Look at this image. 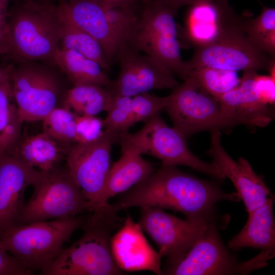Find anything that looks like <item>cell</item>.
I'll return each instance as SVG.
<instances>
[{
  "label": "cell",
  "mask_w": 275,
  "mask_h": 275,
  "mask_svg": "<svg viewBox=\"0 0 275 275\" xmlns=\"http://www.w3.org/2000/svg\"><path fill=\"white\" fill-rule=\"evenodd\" d=\"M223 200H240L237 193H226L214 182L185 173L176 166L162 165L123 193L111 205L117 212L132 207H152L198 218L214 214L215 205Z\"/></svg>",
  "instance_id": "1"
},
{
  "label": "cell",
  "mask_w": 275,
  "mask_h": 275,
  "mask_svg": "<svg viewBox=\"0 0 275 275\" xmlns=\"http://www.w3.org/2000/svg\"><path fill=\"white\" fill-rule=\"evenodd\" d=\"M117 213L108 202L93 209L81 227V237L63 249L58 258L39 274H124L115 263L111 250L112 234L122 222Z\"/></svg>",
  "instance_id": "2"
},
{
  "label": "cell",
  "mask_w": 275,
  "mask_h": 275,
  "mask_svg": "<svg viewBox=\"0 0 275 275\" xmlns=\"http://www.w3.org/2000/svg\"><path fill=\"white\" fill-rule=\"evenodd\" d=\"M61 33L57 5L47 0H20L8 12L5 35L9 53L19 61L54 66Z\"/></svg>",
  "instance_id": "3"
},
{
  "label": "cell",
  "mask_w": 275,
  "mask_h": 275,
  "mask_svg": "<svg viewBox=\"0 0 275 275\" xmlns=\"http://www.w3.org/2000/svg\"><path fill=\"white\" fill-rule=\"evenodd\" d=\"M177 12L163 2L142 0L125 43L154 58L184 80L190 71L181 57L179 29L174 19Z\"/></svg>",
  "instance_id": "4"
},
{
  "label": "cell",
  "mask_w": 275,
  "mask_h": 275,
  "mask_svg": "<svg viewBox=\"0 0 275 275\" xmlns=\"http://www.w3.org/2000/svg\"><path fill=\"white\" fill-rule=\"evenodd\" d=\"M86 217L77 215L18 225L3 234L0 243L24 267L40 273L58 258Z\"/></svg>",
  "instance_id": "5"
},
{
  "label": "cell",
  "mask_w": 275,
  "mask_h": 275,
  "mask_svg": "<svg viewBox=\"0 0 275 275\" xmlns=\"http://www.w3.org/2000/svg\"><path fill=\"white\" fill-rule=\"evenodd\" d=\"M186 138L167 125L159 113L146 121L137 132L119 133L117 142L120 147H130L141 155L148 154L158 159L162 165L187 166L224 181L226 177L216 166L202 161L191 152Z\"/></svg>",
  "instance_id": "6"
},
{
  "label": "cell",
  "mask_w": 275,
  "mask_h": 275,
  "mask_svg": "<svg viewBox=\"0 0 275 275\" xmlns=\"http://www.w3.org/2000/svg\"><path fill=\"white\" fill-rule=\"evenodd\" d=\"M33 187V194L22 209L19 225L89 212V202L66 164L41 172Z\"/></svg>",
  "instance_id": "7"
},
{
  "label": "cell",
  "mask_w": 275,
  "mask_h": 275,
  "mask_svg": "<svg viewBox=\"0 0 275 275\" xmlns=\"http://www.w3.org/2000/svg\"><path fill=\"white\" fill-rule=\"evenodd\" d=\"M274 254L262 251L249 260L241 262L224 245L215 219L203 236L176 265L166 267L162 274L170 275L249 274L268 265Z\"/></svg>",
  "instance_id": "8"
},
{
  "label": "cell",
  "mask_w": 275,
  "mask_h": 275,
  "mask_svg": "<svg viewBox=\"0 0 275 275\" xmlns=\"http://www.w3.org/2000/svg\"><path fill=\"white\" fill-rule=\"evenodd\" d=\"M59 70L46 63L20 61L12 67L10 81L21 120L42 121L58 103L65 89Z\"/></svg>",
  "instance_id": "9"
},
{
  "label": "cell",
  "mask_w": 275,
  "mask_h": 275,
  "mask_svg": "<svg viewBox=\"0 0 275 275\" xmlns=\"http://www.w3.org/2000/svg\"><path fill=\"white\" fill-rule=\"evenodd\" d=\"M215 215L181 219L164 212L161 208L142 207L139 222L154 240L162 256L167 257L166 267L181 261L188 251L206 232Z\"/></svg>",
  "instance_id": "10"
},
{
  "label": "cell",
  "mask_w": 275,
  "mask_h": 275,
  "mask_svg": "<svg viewBox=\"0 0 275 275\" xmlns=\"http://www.w3.org/2000/svg\"><path fill=\"white\" fill-rule=\"evenodd\" d=\"M168 96L164 109L173 127L185 137L202 131L231 127L218 102L190 77L173 88Z\"/></svg>",
  "instance_id": "11"
},
{
  "label": "cell",
  "mask_w": 275,
  "mask_h": 275,
  "mask_svg": "<svg viewBox=\"0 0 275 275\" xmlns=\"http://www.w3.org/2000/svg\"><path fill=\"white\" fill-rule=\"evenodd\" d=\"M118 133L106 129L96 140L70 145L66 164L89 204V212L98 200L111 169V153Z\"/></svg>",
  "instance_id": "12"
},
{
  "label": "cell",
  "mask_w": 275,
  "mask_h": 275,
  "mask_svg": "<svg viewBox=\"0 0 275 275\" xmlns=\"http://www.w3.org/2000/svg\"><path fill=\"white\" fill-rule=\"evenodd\" d=\"M274 61V58L260 50L249 40L243 29L211 44L195 48L193 57L185 63L190 72L204 67L257 72L269 71L275 64Z\"/></svg>",
  "instance_id": "13"
},
{
  "label": "cell",
  "mask_w": 275,
  "mask_h": 275,
  "mask_svg": "<svg viewBox=\"0 0 275 275\" xmlns=\"http://www.w3.org/2000/svg\"><path fill=\"white\" fill-rule=\"evenodd\" d=\"M116 61L120 72L109 88L113 97H133L152 90L173 89L179 84L175 75L157 60L127 43L120 48Z\"/></svg>",
  "instance_id": "14"
},
{
  "label": "cell",
  "mask_w": 275,
  "mask_h": 275,
  "mask_svg": "<svg viewBox=\"0 0 275 275\" xmlns=\"http://www.w3.org/2000/svg\"><path fill=\"white\" fill-rule=\"evenodd\" d=\"M241 16L228 0H199L189 5L181 38L194 48L211 44L235 28Z\"/></svg>",
  "instance_id": "15"
},
{
  "label": "cell",
  "mask_w": 275,
  "mask_h": 275,
  "mask_svg": "<svg viewBox=\"0 0 275 275\" xmlns=\"http://www.w3.org/2000/svg\"><path fill=\"white\" fill-rule=\"evenodd\" d=\"M41 175V171L12 152L0 155V237L19 225L25 191L35 184Z\"/></svg>",
  "instance_id": "16"
},
{
  "label": "cell",
  "mask_w": 275,
  "mask_h": 275,
  "mask_svg": "<svg viewBox=\"0 0 275 275\" xmlns=\"http://www.w3.org/2000/svg\"><path fill=\"white\" fill-rule=\"evenodd\" d=\"M211 132L207 153L212 158L211 162L231 180L248 213L253 211L264 204L270 194L263 177L254 172L245 158L239 157L236 162L228 154L222 145L219 130L213 129Z\"/></svg>",
  "instance_id": "17"
},
{
  "label": "cell",
  "mask_w": 275,
  "mask_h": 275,
  "mask_svg": "<svg viewBox=\"0 0 275 275\" xmlns=\"http://www.w3.org/2000/svg\"><path fill=\"white\" fill-rule=\"evenodd\" d=\"M111 250L115 263L123 270H148L162 274L161 255L150 245L139 223L133 221L130 215L112 236Z\"/></svg>",
  "instance_id": "18"
},
{
  "label": "cell",
  "mask_w": 275,
  "mask_h": 275,
  "mask_svg": "<svg viewBox=\"0 0 275 275\" xmlns=\"http://www.w3.org/2000/svg\"><path fill=\"white\" fill-rule=\"evenodd\" d=\"M257 71H244L239 85L216 100L231 127L238 124L265 127L272 120L270 106L261 99L254 85Z\"/></svg>",
  "instance_id": "19"
},
{
  "label": "cell",
  "mask_w": 275,
  "mask_h": 275,
  "mask_svg": "<svg viewBox=\"0 0 275 275\" xmlns=\"http://www.w3.org/2000/svg\"><path fill=\"white\" fill-rule=\"evenodd\" d=\"M58 11L94 38L101 46L109 64L117 60L125 43L105 17L94 0H69L57 5Z\"/></svg>",
  "instance_id": "20"
},
{
  "label": "cell",
  "mask_w": 275,
  "mask_h": 275,
  "mask_svg": "<svg viewBox=\"0 0 275 275\" xmlns=\"http://www.w3.org/2000/svg\"><path fill=\"white\" fill-rule=\"evenodd\" d=\"M121 149L122 155L110 169L97 207L128 190L155 170L153 164L134 149L127 147Z\"/></svg>",
  "instance_id": "21"
},
{
  "label": "cell",
  "mask_w": 275,
  "mask_h": 275,
  "mask_svg": "<svg viewBox=\"0 0 275 275\" xmlns=\"http://www.w3.org/2000/svg\"><path fill=\"white\" fill-rule=\"evenodd\" d=\"M244 248L275 252V220L273 199L267 198L260 207L249 213L240 232L228 242V248L238 251Z\"/></svg>",
  "instance_id": "22"
},
{
  "label": "cell",
  "mask_w": 275,
  "mask_h": 275,
  "mask_svg": "<svg viewBox=\"0 0 275 275\" xmlns=\"http://www.w3.org/2000/svg\"><path fill=\"white\" fill-rule=\"evenodd\" d=\"M69 146L57 141L44 132L33 135L23 133L11 152L35 169L46 172L62 164Z\"/></svg>",
  "instance_id": "23"
},
{
  "label": "cell",
  "mask_w": 275,
  "mask_h": 275,
  "mask_svg": "<svg viewBox=\"0 0 275 275\" xmlns=\"http://www.w3.org/2000/svg\"><path fill=\"white\" fill-rule=\"evenodd\" d=\"M54 63L73 86L94 85L109 88L112 84L99 64L76 51L60 49Z\"/></svg>",
  "instance_id": "24"
},
{
  "label": "cell",
  "mask_w": 275,
  "mask_h": 275,
  "mask_svg": "<svg viewBox=\"0 0 275 275\" xmlns=\"http://www.w3.org/2000/svg\"><path fill=\"white\" fill-rule=\"evenodd\" d=\"M23 123L9 79L0 84V155L15 149L22 134Z\"/></svg>",
  "instance_id": "25"
},
{
  "label": "cell",
  "mask_w": 275,
  "mask_h": 275,
  "mask_svg": "<svg viewBox=\"0 0 275 275\" xmlns=\"http://www.w3.org/2000/svg\"><path fill=\"white\" fill-rule=\"evenodd\" d=\"M108 88L82 85L68 89L64 96V107L78 115L95 116L107 112L113 99Z\"/></svg>",
  "instance_id": "26"
},
{
  "label": "cell",
  "mask_w": 275,
  "mask_h": 275,
  "mask_svg": "<svg viewBox=\"0 0 275 275\" xmlns=\"http://www.w3.org/2000/svg\"><path fill=\"white\" fill-rule=\"evenodd\" d=\"M58 12L61 23L60 49L76 51L97 62L103 70H109L111 65L98 42L58 10Z\"/></svg>",
  "instance_id": "27"
},
{
  "label": "cell",
  "mask_w": 275,
  "mask_h": 275,
  "mask_svg": "<svg viewBox=\"0 0 275 275\" xmlns=\"http://www.w3.org/2000/svg\"><path fill=\"white\" fill-rule=\"evenodd\" d=\"M244 31L249 40L258 49L275 57V9L262 7L255 18L245 17Z\"/></svg>",
  "instance_id": "28"
},
{
  "label": "cell",
  "mask_w": 275,
  "mask_h": 275,
  "mask_svg": "<svg viewBox=\"0 0 275 275\" xmlns=\"http://www.w3.org/2000/svg\"><path fill=\"white\" fill-rule=\"evenodd\" d=\"M188 77L216 100L237 87L240 81L236 71L209 67L192 70Z\"/></svg>",
  "instance_id": "29"
},
{
  "label": "cell",
  "mask_w": 275,
  "mask_h": 275,
  "mask_svg": "<svg viewBox=\"0 0 275 275\" xmlns=\"http://www.w3.org/2000/svg\"><path fill=\"white\" fill-rule=\"evenodd\" d=\"M76 114L65 107H56L42 120L43 132L67 146L76 143Z\"/></svg>",
  "instance_id": "30"
},
{
  "label": "cell",
  "mask_w": 275,
  "mask_h": 275,
  "mask_svg": "<svg viewBox=\"0 0 275 275\" xmlns=\"http://www.w3.org/2000/svg\"><path fill=\"white\" fill-rule=\"evenodd\" d=\"M132 97H114L103 120V126L106 129L120 133L128 131L132 126L131 123V103Z\"/></svg>",
  "instance_id": "31"
},
{
  "label": "cell",
  "mask_w": 275,
  "mask_h": 275,
  "mask_svg": "<svg viewBox=\"0 0 275 275\" xmlns=\"http://www.w3.org/2000/svg\"><path fill=\"white\" fill-rule=\"evenodd\" d=\"M168 100V96L159 97L149 92L133 96L131 103L132 126L139 122H145L159 113L167 106Z\"/></svg>",
  "instance_id": "32"
},
{
  "label": "cell",
  "mask_w": 275,
  "mask_h": 275,
  "mask_svg": "<svg viewBox=\"0 0 275 275\" xmlns=\"http://www.w3.org/2000/svg\"><path fill=\"white\" fill-rule=\"evenodd\" d=\"M103 120L95 116L76 115V143L96 140L102 133Z\"/></svg>",
  "instance_id": "33"
},
{
  "label": "cell",
  "mask_w": 275,
  "mask_h": 275,
  "mask_svg": "<svg viewBox=\"0 0 275 275\" xmlns=\"http://www.w3.org/2000/svg\"><path fill=\"white\" fill-rule=\"evenodd\" d=\"M254 85L261 99L269 106L275 102V75H260L256 73Z\"/></svg>",
  "instance_id": "34"
},
{
  "label": "cell",
  "mask_w": 275,
  "mask_h": 275,
  "mask_svg": "<svg viewBox=\"0 0 275 275\" xmlns=\"http://www.w3.org/2000/svg\"><path fill=\"white\" fill-rule=\"evenodd\" d=\"M33 273L10 254L0 243V275H30Z\"/></svg>",
  "instance_id": "35"
},
{
  "label": "cell",
  "mask_w": 275,
  "mask_h": 275,
  "mask_svg": "<svg viewBox=\"0 0 275 275\" xmlns=\"http://www.w3.org/2000/svg\"><path fill=\"white\" fill-rule=\"evenodd\" d=\"M99 5L115 7L119 6L130 5L140 2L141 0H94Z\"/></svg>",
  "instance_id": "36"
},
{
  "label": "cell",
  "mask_w": 275,
  "mask_h": 275,
  "mask_svg": "<svg viewBox=\"0 0 275 275\" xmlns=\"http://www.w3.org/2000/svg\"><path fill=\"white\" fill-rule=\"evenodd\" d=\"M166 3L178 11L184 6H189L199 0H155Z\"/></svg>",
  "instance_id": "37"
},
{
  "label": "cell",
  "mask_w": 275,
  "mask_h": 275,
  "mask_svg": "<svg viewBox=\"0 0 275 275\" xmlns=\"http://www.w3.org/2000/svg\"><path fill=\"white\" fill-rule=\"evenodd\" d=\"M12 67V65L6 67L0 66V84L10 79Z\"/></svg>",
  "instance_id": "38"
},
{
  "label": "cell",
  "mask_w": 275,
  "mask_h": 275,
  "mask_svg": "<svg viewBox=\"0 0 275 275\" xmlns=\"http://www.w3.org/2000/svg\"><path fill=\"white\" fill-rule=\"evenodd\" d=\"M10 48L5 36L0 38V55L9 53Z\"/></svg>",
  "instance_id": "39"
},
{
  "label": "cell",
  "mask_w": 275,
  "mask_h": 275,
  "mask_svg": "<svg viewBox=\"0 0 275 275\" xmlns=\"http://www.w3.org/2000/svg\"><path fill=\"white\" fill-rule=\"evenodd\" d=\"M7 16H0V38L5 36Z\"/></svg>",
  "instance_id": "40"
},
{
  "label": "cell",
  "mask_w": 275,
  "mask_h": 275,
  "mask_svg": "<svg viewBox=\"0 0 275 275\" xmlns=\"http://www.w3.org/2000/svg\"><path fill=\"white\" fill-rule=\"evenodd\" d=\"M8 0H0V16H7Z\"/></svg>",
  "instance_id": "41"
},
{
  "label": "cell",
  "mask_w": 275,
  "mask_h": 275,
  "mask_svg": "<svg viewBox=\"0 0 275 275\" xmlns=\"http://www.w3.org/2000/svg\"><path fill=\"white\" fill-rule=\"evenodd\" d=\"M58 1H59V3H61L64 2L69 0H58Z\"/></svg>",
  "instance_id": "42"
}]
</instances>
